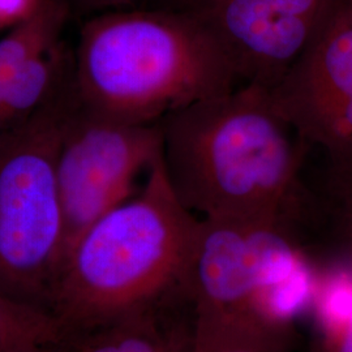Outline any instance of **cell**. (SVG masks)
<instances>
[{
    "label": "cell",
    "instance_id": "obj_1",
    "mask_svg": "<svg viewBox=\"0 0 352 352\" xmlns=\"http://www.w3.org/2000/svg\"><path fill=\"white\" fill-rule=\"evenodd\" d=\"M158 124L164 173L189 212L289 223L308 146L267 89L244 84L176 109Z\"/></svg>",
    "mask_w": 352,
    "mask_h": 352
},
{
    "label": "cell",
    "instance_id": "obj_2",
    "mask_svg": "<svg viewBox=\"0 0 352 352\" xmlns=\"http://www.w3.org/2000/svg\"><path fill=\"white\" fill-rule=\"evenodd\" d=\"M139 193L76 239L52 280L45 309L62 336L186 299L199 226L171 187L161 154Z\"/></svg>",
    "mask_w": 352,
    "mask_h": 352
},
{
    "label": "cell",
    "instance_id": "obj_9",
    "mask_svg": "<svg viewBox=\"0 0 352 352\" xmlns=\"http://www.w3.org/2000/svg\"><path fill=\"white\" fill-rule=\"evenodd\" d=\"M179 302L62 336L52 352H184L189 324L171 320Z\"/></svg>",
    "mask_w": 352,
    "mask_h": 352
},
{
    "label": "cell",
    "instance_id": "obj_10",
    "mask_svg": "<svg viewBox=\"0 0 352 352\" xmlns=\"http://www.w3.org/2000/svg\"><path fill=\"white\" fill-rule=\"evenodd\" d=\"M74 77V52L63 42L16 68L0 82V135L54 101Z\"/></svg>",
    "mask_w": 352,
    "mask_h": 352
},
{
    "label": "cell",
    "instance_id": "obj_16",
    "mask_svg": "<svg viewBox=\"0 0 352 352\" xmlns=\"http://www.w3.org/2000/svg\"><path fill=\"white\" fill-rule=\"evenodd\" d=\"M77 7L84 12L97 13L109 12L116 10L131 8L135 4V0H75Z\"/></svg>",
    "mask_w": 352,
    "mask_h": 352
},
{
    "label": "cell",
    "instance_id": "obj_17",
    "mask_svg": "<svg viewBox=\"0 0 352 352\" xmlns=\"http://www.w3.org/2000/svg\"><path fill=\"white\" fill-rule=\"evenodd\" d=\"M343 205L340 213V227H342V236L347 244L349 252L352 256V192L343 196Z\"/></svg>",
    "mask_w": 352,
    "mask_h": 352
},
{
    "label": "cell",
    "instance_id": "obj_20",
    "mask_svg": "<svg viewBox=\"0 0 352 352\" xmlns=\"http://www.w3.org/2000/svg\"><path fill=\"white\" fill-rule=\"evenodd\" d=\"M344 4H346V8L350 13V17L352 19V0H344Z\"/></svg>",
    "mask_w": 352,
    "mask_h": 352
},
{
    "label": "cell",
    "instance_id": "obj_19",
    "mask_svg": "<svg viewBox=\"0 0 352 352\" xmlns=\"http://www.w3.org/2000/svg\"><path fill=\"white\" fill-rule=\"evenodd\" d=\"M29 352H52V344L46 346V347H41V349H37V350H33V351Z\"/></svg>",
    "mask_w": 352,
    "mask_h": 352
},
{
    "label": "cell",
    "instance_id": "obj_4",
    "mask_svg": "<svg viewBox=\"0 0 352 352\" xmlns=\"http://www.w3.org/2000/svg\"><path fill=\"white\" fill-rule=\"evenodd\" d=\"M317 273L287 222L200 218L184 286L190 324L289 347Z\"/></svg>",
    "mask_w": 352,
    "mask_h": 352
},
{
    "label": "cell",
    "instance_id": "obj_6",
    "mask_svg": "<svg viewBox=\"0 0 352 352\" xmlns=\"http://www.w3.org/2000/svg\"><path fill=\"white\" fill-rule=\"evenodd\" d=\"M160 154L158 122L135 123L97 113L80 102L74 87L55 164L65 231L63 258L94 221L133 195L136 177Z\"/></svg>",
    "mask_w": 352,
    "mask_h": 352
},
{
    "label": "cell",
    "instance_id": "obj_12",
    "mask_svg": "<svg viewBox=\"0 0 352 352\" xmlns=\"http://www.w3.org/2000/svg\"><path fill=\"white\" fill-rule=\"evenodd\" d=\"M67 17L68 7L63 0H42L34 13L13 26L11 33L0 39V82L56 45Z\"/></svg>",
    "mask_w": 352,
    "mask_h": 352
},
{
    "label": "cell",
    "instance_id": "obj_14",
    "mask_svg": "<svg viewBox=\"0 0 352 352\" xmlns=\"http://www.w3.org/2000/svg\"><path fill=\"white\" fill-rule=\"evenodd\" d=\"M184 352H289V347L257 337L192 327Z\"/></svg>",
    "mask_w": 352,
    "mask_h": 352
},
{
    "label": "cell",
    "instance_id": "obj_13",
    "mask_svg": "<svg viewBox=\"0 0 352 352\" xmlns=\"http://www.w3.org/2000/svg\"><path fill=\"white\" fill-rule=\"evenodd\" d=\"M60 337V329L47 312L0 294V352L33 351Z\"/></svg>",
    "mask_w": 352,
    "mask_h": 352
},
{
    "label": "cell",
    "instance_id": "obj_8",
    "mask_svg": "<svg viewBox=\"0 0 352 352\" xmlns=\"http://www.w3.org/2000/svg\"><path fill=\"white\" fill-rule=\"evenodd\" d=\"M338 0H209L197 13L240 81L273 88L315 39Z\"/></svg>",
    "mask_w": 352,
    "mask_h": 352
},
{
    "label": "cell",
    "instance_id": "obj_15",
    "mask_svg": "<svg viewBox=\"0 0 352 352\" xmlns=\"http://www.w3.org/2000/svg\"><path fill=\"white\" fill-rule=\"evenodd\" d=\"M42 0H0V28L14 26L37 10Z\"/></svg>",
    "mask_w": 352,
    "mask_h": 352
},
{
    "label": "cell",
    "instance_id": "obj_3",
    "mask_svg": "<svg viewBox=\"0 0 352 352\" xmlns=\"http://www.w3.org/2000/svg\"><path fill=\"white\" fill-rule=\"evenodd\" d=\"M239 76L195 12L126 8L97 13L74 51L76 96L89 109L157 123L190 103L234 90Z\"/></svg>",
    "mask_w": 352,
    "mask_h": 352
},
{
    "label": "cell",
    "instance_id": "obj_18",
    "mask_svg": "<svg viewBox=\"0 0 352 352\" xmlns=\"http://www.w3.org/2000/svg\"><path fill=\"white\" fill-rule=\"evenodd\" d=\"M153 3V8L173 10V11H196L209 0H148Z\"/></svg>",
    "mask_w": 352,
    "mask_h": 352
},
{
    "label": "cell",
    "instance_id": "obj_11",
    "mask_svg": "<svg viewBox=\"0 0 352 352\" xmlns=\"http://www.w3.org/2000/svg\"><path fill=\"white\" fill-rule=\"evenodd\" d=\"M311 352H352V256L318 267Z\"/></svg>",
    "mask_w": 352,
    "mask_h": 352
},
{
    "label": "cell",
    "instance_id": "obj_7",
    "mask_svg": "<svg viewBox=\"0 0 352 352\" xmlns=\"http://www.w3.org/2000/svg\"><path fill=\"white\" fill-rule=\"evenodd\" d=\"M267 91L302 142L327 153L342 197L351 193L352 19L344 0H338L307 50Z\"/></svg>",
    "mask_w": 352,
    "mask_h": 352
},
{
    "label": "cell",
    "instance_id": "obj_5",
    "mask_svg": "<svg viewBox=\"0 0 352 352\" xmlns=\"http://www.w3.org/2000/svg\"><path fill=\"white\" fill-rule=\"evenodd\" d=\"M74 80L25 123L0 135V294L45 309L64 254L56 149Z\"/></svg>",
    "mask_w": 352,
    "mask_h": 352
}]
</instances>
